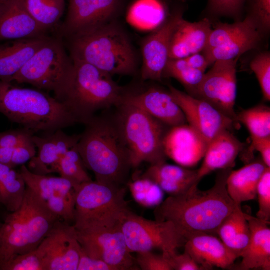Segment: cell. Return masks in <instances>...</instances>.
Segmentation results:
<instances>
[{
	"mask_svg": "<svg viewBox=\"0 0 270 270\" xmlns=\"http://www.w3.org/2000/svg\"><path fill=\"white\" fill-rule=\"evenodd\" d=\"M232 170H220L214 186L208 190H201L194 184L182 194L170 196L155 208L156 220L172 222L185 238L198 232L216 236L222 222L237 205L226 190Z\"/></svg>",
	"mask_w": 270,
	"mask_h": 270,
	"instance_id": "cell-1",
	"label": "cell"
},
{
	"mask_svg": "<svg viewBox=\"0 0 270 270\" xmlns=\"http://www.w3.org/2000/svg\"><path fill=\"white\" fill-rule=\"evenodd\" d=\"M77 148L96 181L118 186L132 168L128 150L114 118L94 116L84 124Z\"/></svg>",
	"mask_w": 270,
	"mask_h": 270,
	"instance_id": "cell-2",
	"label": "cell"
},
{
	"mask_svg": "<svg viewBox=\"0 0 270 270\" xmlns=\"http://www.w3.org/2000/svg\"><path fill=\"white\" fill-rule=\"evenodd\" d=\"M72 62L70 72L54 94L78 123L84 124L98 111L121 104L124 90L112 76L86 62Z\"/></svg>",
	"mask_w": 270,
	"mask_h": 270,
	"instance_id": "cell-3",
	"label": "cell"
},
{
	"mask_svg": "<svg viewBox=\"0 0 270 270\" xmlns=\"http://www.w3.org/2000/svg\"><path fill=\"white\" fill-rule=\"evenodd\" d=\"M66 41L72 60L86 62L112 76L136 72L138 61L134 46L115 20Z\"/></svg>",
	"mask_w": 270,
	"mask_h": 270,
	"instance_id": "cell-4",
	"label": "cell"
},
{
	"mask_svg": "<svg viewBox=\"0 0 270 270\" xmlns=\"http://www.w3.org/2000/svg\"><path fill=\"white\" fill-rule=\"evenodd\" d=\"M0 112L34 133L50 132L78 123L55 98L40 90L22 88L1 80Z\"/></svg>",
	"mask_w": 270,
	"mask_h": 270,
	"instance_id": "cell-5",
	"label": "cell"
},
{
	"mask_svg": "<svg viewBox=\"0 0 270 270\" xmlns=\"http://www.w3.org/2000/svg\"><path fill=\"white\" fill-rule=\"evenodd\" d=\"M59 220L26 186L22 205L0 226V266L14 256L37 248Z\"/></svg>",
	"mask_w": 270,
	"mask_h": 270,
	"instance_id": "cell-6",
	"label": "cell"
},
{
	"mask_svg": "<svg viewBox=\"0 0 270 270\" xmlns=\"http://www.w3.org/2000/svg\"><path fill=\"white\" fill-rule=\"evenodd\" d=\"M116 108L114 118L128 150L132 168L145 162H166L163 142L170 127L132 105L122 103Z\"/></svg>",
	"mask_w": 270,
	"mask_h": 270,
	"instance_id": "cell-7",
	"label": "cell"
},
{
	"mask_svg": "<svg viewBox=\"0 0 270 270\" xmlns=\"http://www.w3.org/2000/svg\"><path fill=\"white\" fill-rule=\"evenodd\" d=\"M122 186L91 180L80 185L75 204L73 225L77 230L109 228L120 224L130 210Z\"/></svg>",
	"mask_w": 270,
	"mask_h": 270,
	"instance_id": "cell-8",
	"label": "cell"
},
{
	"mask_svg": "<svg viewBox=\"0 0 270 270\" xmlns=\"http://www.w3.org/2000/svg\"><path fill=\"white\" fill-rule=\"evenodd\" d=\"M73 62L66 50L63 39L48 40L12 78L11 82L27 84L40 90H58L70 72Z\"/></svg>",
	"mask_w": 270,
	"mask_h": 270,
	"instance_id": "cell-9",
	"label": "cell"
},
{
	"mask_svg": "<svg viewBox=\"0 0 270 270\" xmlns=\"http://www.w3.org/2000/svg\"><path fill=\"white\" fill-rule=\"evenodd\" d=\"M120 226L130 252H140L158 249L164 254L176 252L186 238L169 220L146 219L128 210Z\"/></svg>",
	"mask_w": 270,
	"mask_h": 270,
	"instance_id": "cell-10",
	"label": "cell"
},
{
	"mask_svg": "<svg viewBox=\"0 0 270 270\" xmlns=\"http://www.w3.org/2000/svg\"><path fill=\"white\" fill-rule=\"evenodd\" d=\"M264 33L257 22L249 14L243 20L232 24L218 23L212 28L203 54L210 65L216 60L239 58L258 48Z\"/></svg>",
	"mask_w": 270,
	"mask_h": 270,
	"instance_id": "cell-11",
	"label": "cell"
},
{
	"mask_svg": "<svg viewBox=\"0 0 270 270\" xmlns=\"http://www.w3.org/2000/svg\"><path fill=\"white\" fill-rule=\"evenodd\" d=\"M76 232L78 242L89 256L105 262L115 270L135 269V260L128 249L120 224Z\"/></svg>",
	"mask_w": 270,
	"mask_h": 270,
	"instance_id": "cell-12",
	"label": "cell"
},
{
	"mask_svg": "<svg viewBox=\"0 0 270 270\" xmlns=\"http://www.w3.org/2000/svg\"><path fill=\"white\" fill-rule=\"evenodd\" d=\"M122 4V0H69L66 18L57 36L66 40L113 22Z\"/></svg>",
	"mask_w": 270,
	"mask_h": 270,
	"instance_id": "cell-13",
	"label": "cell"
},
{
	"mask_svg": "<svg viewBox=\"0 0 270 270\" xmlns=\"http://www.w3.org/2000/svg\"><path fill=\"white\" fill-rule=\"evenodd\" d=\"M238 58L214 62L211 69L204 74L194 97L208 102L240 124L234 110Z\"/></svg>",
	"mask_w": 270,
	"mask_h": 270,
	"instance_id": "cell-14",
	"label": "cell"
},
{
	"mask_svg": "<svg viewBox=\"0 0 270 270\" xmlns=\"http://www.w3.org/2000/svg\"><path fill=\"white\" fill-rule=\"evenodd\" d=\"M26 186L61 220L73 224L76 200L80 186L60 177L35 174L24 164L20 171Z\"/></svg>",
	"mask_w": 270,
	"mask_h": 270,
	"instance_id": "cell-15",
	"label": "cell"
},
{
	"mask_svg": "<svg viewBox=\"0 0 270 270\" xmlns=\"http://www.w3.org/2000/svg\"><path fill=\"white\" fill-rule=\"evenodd\" d=\"M169 90L182 110L188 124L208 142L223 131L239 128L240 124L208 102L182 92L172 86Z\"/></svg>",
	"mask_w": 270,
	"mask_h": 270,
	"instance_id": "cell-16",
	"label": "cell"
},
{
	"mask_svg": "<svg viewBox=\"0 0 270 270\" xmlns=\"http://www.w3.org/2000/svg\"><path fill=\"white\" fill-rule=\"evenodd\" d=\"M80 246L74 225L57 220L38 247L44 270H78Z\"/></svg>",
	"mask_w": 270,
	"mask_h": 270,
	"instance_id": "cell-17",
	"label": "cell"
},
{
	"mask_svg": "<svg viewBox=\"0 0 270 270\" xmlns=\"http://www.w3.org/2000/svg\"><path fill=\"white\" fill-rule=\"evenodd\" d=\"M183 11L176 10L168 16L164 22L142 44V80L162 82L163 73L169 60L170 38Z\"/></svg>",
	"mask_w": 270,
	"mask_h": 270,
	"instance_id": "cell-18",
	"label": "cell"
},
{
	"mask_svg": "<svg viewBox=\"0 0 270 270\" xmlns=\"http://www.w3.org/2000/svg\"><path fill=\"white\" fill-rule=\"evenodd\" d=\"M122 103L140 109L170 128L186 123L182 110L170 90L158 86L136 92L124 91Z\"/></svg>",
	"mask_w": 270,
	"mask_h": 270,
	"instance_id": "cell-19",
	"label": "cell"
},
{
	"mask_svg": "<svg viewBox=\"0 0 270 270\" xmlns=\"http://www.w3.org/2000/svg\"><path fill=\"white\" fill-rule=\"evenodd\" d=\"M208 145L200 134L186 124L170 128L163 142L167 158L184 168L196 165L204 158Z\"/></svg>",
	"mask_w": 270,
	"mask_h": 270,
	"instance_id": "cell-20",
	"label": "cell"
},
{
	"mask_svg": "<svg viewBox=\"0 0 270 270\" xmlns=\"http://www.w3.org/2000/svg\"><path fill=\"white\" fill-rule=\"evenodd\" d=\"M80 137V134H67L62 130L45 133L42 136L34 134L32 140L38 153L29 161L28 169L40 175L57 172L60 160L77 144Z\"/></svg>",
	"mask_w": 270,
	"mask_h": 270,
	"instance_id": "cell-21",
	"label": "cell"
},
{
	"mask_svg": "<svg viewBox=\"0 0 270 270\" xmlns=\"http://www.w3.org/2000/svg\"><path fill=\"white\" fill-rule=\"evenodd\" d=\"M186 238L184 252L203 270H211L214 266L222 269L228 268L238 258L216 235L192 233Z\"/></svg>",
	"mask_w": 270,
	"mask_h": 270,
	"instance_id": "cell-22",
	"label": "cell"
},
{
	"mask_svg": "<svg viewBox=\"0 0 270 270\" xmlns=\"http://www.w3.org/2000/svg\"><path fill=\"white\" fill-rule=\"evenodd\" d=\"M47 33L30 14L22 0L0 2V42L40 37Z\"/></svg>",
	"mask_w": 270,
	"mask_h": 270,
	"instance_id": "cell-23",
	"label": "cell"
},
{
	"mask_svg": "<svg viewBox=\"0 0 270 270\" xmlns=\"http://www.w3.org/2000/svg\"><path fill=\"white\" fill-rule=\"evenodd\" d=\"M212 30V24L208 18L190 22L182 18L170 38L169 59L185 58L203 52Z\"/></svg>",
	"mask_w": 270,
	"mask_h": 270,
	"instance_id": "cell-24",
	"label": "cell"
},
{
	"mask_svg": "<svg viewBox=\"0 0 270 270\" xmlns=\"http://www.w3.org/2000/svg\"><path fill=\"white\" fill-rule=\"evenodd\" d=\"M244 148V144L232 131L226 130L218 134L208 144L202 164L197 170V183L214 171L232 168L236 158Z\"/></svg>",
	"mask_w": 270,
	"mask_h": 270,
	"instance_id": "cell-25",
	"label": "cell"
},
{
	"mask_svg": "<svg viewBox=\"0 0 270 270\" xmlns=\"http://www.w3.org/2000/svg\"><path fill=\"white\" fill-rule=\"evenodd\" d=\"M250 229L248 244L242 253L240 270H270V228L268 224L245 213Z\"/></svg>",
	"mask_w": 270,
	"mask_h": 270,
	"instance_id": "cell-26",
	"label": "cell"
},
{
	"mask_svg": "<svg viewBox=\"0 0 270 270\" xmlns=\"http://www.w3.org/2000/svg\"><path fill=\"white\" fill-rule=\"evenodd\" d=\"M49 38L44 36L0 42V80L11 82L12 78Z\"/></svg>",
	"mask_w": 270,
	"mask_h": 270,
	"instance_id": "cell-27",
	"label": "cell"
},
{
	"mask_svg": "<svg viewBox=\"0 0 270 270\" xmlns=\"http://www.w3.org/2000/svg\"><path fill=\"white\" fill-rule=\"evenodd\" d=\"M156 184L170 196L187 192L196 182L197 170L168 164L166 162L150 165L140 176Z\"/></svg>",
	"mask_w": 270,
	"mask_h": 270,
	"instance_id": "cell-28",
	"label": "cell"
},
{
	"mask_svg": "<svg viewBox=\"0 0 270 270\" xmlns=\"http://www.w3.org/2000/svg\"><path fill=\"white\" fill-rule=\"evenodd\" d=\"M268 166L258 158L236 170H232L226 180V190L236 204L256 198L259 180Z\"/></svg>",
	"mask_w": 270,
	"mask_h": 270,
	"instance_id": "cell-29",
	"label": "cell"
},
{
	"mask_svg": "<svg viewBox=\"0 0 270 270\" xmlns=\"http://www.w3.org/2000/svg\"><path fill=\"white\" fill-rule=\"evenodd\" d=\"M217 234L238 258L240 256L250 238L249 224L241 204H237L224 220L218 230Z\"/></svg>",
	"mask_w": 270,
	"mask_h": 270,
	"instance_id": "cell-30",
	"label": "cell"
},
{
	"mask_svg": "<svg viewBox=\"0 0 270 270\" xmlns=\"http://www.w3.org/2000/svg\"><path fill=\"white\" fill-rule=\"evenodd\" d=\"M26 186L20 174L9 166L0 163V203L10 212L22 205Z\"/></svg>",
	"mask_w": 270,
	"mask_h": 270,
	"instance_id": "cell-31",
	"label": "cell"
},
{
	"mask_svg": "<svg viewBox=\"0 0 270 270\" xmlns=\"http://www.w3.org/2000/svg\"><path fill=\"white\" fill-rule=\"evenodd\" d=\"M32 18L48 32L58 30L66 0H22Z\"/></svg>",
	"mask_w": 270,
	"mask_h": 270,
	"instance_id": "cell-32",
	"label": "cell"
},
{
	"mask_svg": "<svg viewBox=\"0 0 270 270\" xmlns=\"http://www.w3.org/2000/svg\"><path fill=\"white\" fill-rule=\"evenodd\" d=\"M237 120L246 126L250 136L252 144L270 136V108L264 105L244 110L237 114Z\"/></svg>",
	"mask_w": 270,
	"mask_h": 270,
	"instance_id": "cell-33",
	"label": "cell"
},
{
	"mask_svg": "<svg viewBox=\"0 0 270 270\" xmlns=\"http://www.w3.org/2000/svg\"><path fill=\"white\" fill-rule=\"evenodd\" d=\"M206 72L192 68L184 58L169 59L163 73V78H173L178 80L194 96Z\"/></svg>",
	"mask_w": 270,
	"mask_h": 270,
	"instance_id": "cell-34",
	"label": "cell"
},
{
	"mask_svg": "<svg viewBox=\"0 0 270 270\" xmlns=\"http://www.w3.org/2000/svg\"><path fill=\"white\" fill-rule=\"evenodd\" d=\"M77 148L69 150L60 160L57 173L73 184H80L92 180Z\"/></svg>",
	"mask_w": 270,
	"mask_h": 270,
	"instance_id": "cell-35",
	"label": "cell"
},
{
	"mask_svg": "<svg viewBox=\"0 0 270 270\" xmlns=\"http://www.w3.org/2000/svg\"><path fill=\"white\" fill-rule=\"evenodd\" d=\"M127 184L134 200L142 206L156 208L164 200V191L149 179L140 176Z\"/></svg>",
	"mask_w": 270,
	"mask_h": 270,
	"instance_id": "cell-36",
	"label": "cell"
},
{
	"mask_svg": "<svg viewBox=\"0 0 270 270\" xmlns=\"http://www.w3.org/2000/svg\"><path fill=\"white\" fill-rule=\"evenodd\" d=\"M43 256L38 248L12 257L0 266V270H44Z\"/></svg>",
	"mask_w": 270,
	"mask_h": 270,
	"instance_id": "cell-37",
	"label": "cell"
},
{
	"mask_svg": "<svg viewBox=\"0 0 270 270\" xmlns=\"http://www.w3.org/2000/svg\"><path fill=\"white\" fill-rule=\"evenodd\" d=\"M250 68L255 74L260 84L264 98L270 100V54L269 52H260L250 63Z\"/></svg>",
	"mask_w": 270,
	"mask_h": 270,
	"instance_id": "cell-38",
	"label": "cell"
},
{
	"mask_svg": "<svg viewBox=\"0 0 270 270\" xmlns=\"http://www.w3.org/2000/svg\"><path fill=\"white\" fill-rule=\"evenodd\" d=\"M258 210L256 218L268 224L270 222V168L267 167L257 186Z\"/></svg>",
	"mask_w": 270,
	"mask_h": 270,
	"instance_id": "cell-39",
	"label": "cell"
},
{
	"mask_svg": "<svg viewBox=\"0 0 270 270\" xmlns=\"http://www.w3.org/2000/svg\"><path fill=\"white\" fill-rule=\"evenodd\" d=\"M247 0H208V10L217 16L238 18Z\"/></svg>",
	"mask_w": 270,
	"mask_h": 270,
	"instance_id": "cell-40",
	"label": "cell"
},
{
	"mask_svg": "<svg viewBox=\"0 0 270 270\" xmlns=\"http://www.w3.org/2000/svg\"><path fill=\"white\" fill-rule=\"evenodd\" d=\"M136 263L142 270H173L166 256L152 251L137 252Z\"/></svg>",
	"mask_w": 270,
	"mask_h": 270,
	"instance_id": "cell-41",
	"label": "cell"
},
{
	"mask_svg": "<svg viewBox=\"0 0 270 270\" xmlns=\"http://www.w3.org/2000/svg\"><path fill=\"white\" fill-rule=\"evenodd\" d=\"M249 15L257 22L263 32H268L270 28V0H247Z\"/></svg>",
	"mask_w": 270,
	"mask_h": 270,
	"instance_id": "cell-42",
	"label": "cell"
},
{
	"mask_svg": "<svg viewBox=\"0 0 270 270\" xmlns=\"http://www.w3.org/2000/svg\"><path fill=\"white\" fill-rule=\"evenodd\" d=\"M32 136L14 148L10 165L12 168L24 165L36 156V146L32 140Z\"/></svg>",
	"mask_w": 270,
	"mask_h": 270,
	"instance_id": "cell-43",
	"label": "cell"
},
{
	"mask_svg": "<svg viewBox=\"0 0 270 270\" xmlns=\"http://www.w3.org/2000/svg\"><path fill=\"white\" fill-rule=\"evenodd\" d=\"M34 134L32 131L24 128L0 132V147L14 148Z\"/></svg>",
	"mask_w": 270,
	"mask_h": 270,
	"instance_id": "cell-44",
	"label": "cell"
},
{
	"mask_svg": "<svg viewBox=\"0 0 270 270\" xmlns=\"http://www.w3.org/2000/svg\"><path fill=\"white\" fill-rule=\"evenodd\" d=\"M168 258L169 262L173 270H202L200 266L187 252L178 254H164Z\"/></svg>",
	"mask_w": 270,
	"mask_h": 270,
	"instance_id": "cell-45",
	"label": "cell"
},
{
	"mask_svg": "<svg viewBox=\"0 0 270 270\" xmlns=\"http://www.w3.org/2000/svg\"><path fill=\"white\" fill-rule=\"evenodd\" d=\"M254 150L260 152L264 164L270 168V136L258 140L250 144L249 148L245 152L243 160L248 162L249 158H252Z\"/></svg>",
	"mask_w": 270,
	"mask_h": 270,
	"instance_id": "cell-46",
	"label": "cell"
},
{
	"mask_svg": "<svg viewBox=\"0 0 270 270\" xmlns=\"http://www.w3.org/2000/svg\"><path fill=\"white\" fill-rule=\"evenodd\" d=\"M78 270H115L105 262L89 256L81 246L80 248V260Z\"/></svg>",
	"mask_w": 270,
	"mask_h": 270,
	"instance_id": "cell-47",
	"label": "cell"
},
{
	"mask_svg": "<svg viewBox=\"0 0 270 270\" xmlns=\"http://www.w3.org/2000/svg\"><path fill=\"white\" fill-rule=\"evenodd\" d=\"M184 59L192 68L204 72L210 66L205 56L200 52L192 54Z\"/></svg>",
	"mask_w": 270,
	"mask_h": 270,
	"instance_id": "cell-48",
	"label": "cell"
},
{
	"mask_svg": "<svg viewBox=\"0 0 270 270\" xmlns=\"http://www.w3.org/2000/svg\"><path fill=\"white\" fill-rule=\"evenodd\" d=\"M14 148L0 147V163L10 166Z\"/></svg>",
	"mask_w": 270,
	"mask_h": 270,
	"instance_id": "cell-49",
	"label": "cell"
},
{
	"mask_svg": "<svg viewBox=\"0 0 270 270\" xmlns=\"http://www.w3.org/2000/svg\"><path fill=\"white\" fill-rule=\"evenodd\" d=\"M4 0H0V2H2L4 1Z\"/></svg>",
	"mask_w": 270,
	"mask_h": 270,
	"instance_id": "cell-50",
	"label": "cell"
},
{
	"mask_svg": "<svg viewBox=\"0 0 270 270\" xmlns=\"http://www.w3.org/2000/svg\"><path fill=\"white\" fill-rule=\"evenodd\" d=\"M1 224H0V226Z\"/></svg>",
	"mask_w": 270,
	"mask_h": 270,
	"instance_id": "cell-51",
	"label": "cell"
}]
</instances>
